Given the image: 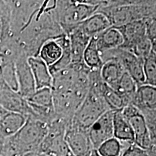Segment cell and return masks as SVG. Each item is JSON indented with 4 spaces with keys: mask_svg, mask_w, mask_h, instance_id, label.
<instances>
[{
    "mask_svg": "<svg viewBox=\"0 0 156 156\" xmlns=\"http://www.w3.org/2000/svg\"><path fill=\"white\" fill-rule=\"evenodd\" d=\"M56 1H44L30 25L14 40L28 57L38 56L42 45L64 34L55 15Z\"/></svg>",
    "mask_w": 156,
    "mask_h": 156,
    "instance_id": "1",
    "label": "cell"
},
{
    "mask_svg": "<svg viewBox=\"0 0 156 156\" xmlns=\"http://www.w3.org/2000/svg\"><path fill=\"white\" fill-rule=\"evenodd\" d=\"M106 17L111 27L117 28L134 21L156 17V2L143 0L103 1L96 11Z\"/></svg>",
    "mask_w": 156,
    "mask_h": 156,
    "instance_id": "2",
    "label": "cell"
},
{
    "mask_svg": "<svg viewBox=\"0 0 156 156\" xmlns=\"http://www.w3.org/2000/svg\"><path fill=\"white\" fill-rule=\"evenodd\" d=\"M47 132L48 124L28 116L23 127L6 140L5 145L12 155L23 156L30 152H38Z\"/></svg>",
    "mask_w": 156,
    "mask_h": 156,
    "instance_id": "3",
    "label": "cell"
},
{
    "mask_svg": "<svg viewBox=\"0 0 156 156\" xmlns=\"http://www.w3.org/2000/svg\"><path fill=\"white\" fill-rule=\"evenodd\" d=\"M99 7L93 1H56L54 11L58 25L66 34L75 25L95 14Z\"/></svg>",
    "mask_w": 156,
    "mask_h": 156,
    "instance_id": "4",
    "label": "cell"
},
{
    "mask_svg": "<svg viewBox=\"0 0 156 156\" xmlns=\"http://www.w3.org/2000/svg\"><path fill=\"white\" fill-rule=\"evenodd\" d=\"M109 110L102 95L89 89L85 99L74 114L70 125L87 131L104 113Z\"/></svg>",
    "mask_w": 156,
    "mask_h": 156,
    "instance_id": "5",
    "label": "cell"
},
{
    "mask_svg": "<svg viewBox=\"0 0 156 156\" xmlns=\"http://www.w3.org/2000/svg\"><path fill=\"white\" fill-rule=\"evenodd\" d=\"M70 123L56 117L48 125V132L38 152L46 156H74L64 139L66 129Z\"/></svg>",
    "mask_w": 156,
    "mask_h": 156,
    "instance_id": "6",
    "label": "cell"
},
{
    "mask_svg": "<svg viewBox=\"0 0 156 156\" xmlns=\"http://www.w3.org/2000/svg\"><path fill=\"white\" fill-rule=\"evenodd\" d=\"M44 1H10L9 37L15 40L30 25Z\"/></svg>",
    "mask_w": 156,
    "mask_h": 156,
    "instance_id": "7",
    "label": "cell"
},
{
    "mask_svg": "<svg viewBox=\"0 0 156 156\" xmlns=\"http://www.w3.org/2000/svg\"><path fill=\"white\" fill-rule=\"evenodd\" d=\"M101 57L103 63L111 59L118 61L122 64L126 73H127L135 82L137 86L145 84V75L143 71L144 60L121 48H114L101 53Z\"/></svg>",
    "mask_w": 156,
    "mask_h": 156,
    "instance_id": "8",
    "label": "cell"
},
{
    "mask_svg": "<svg viewBox=\"0 0 156 156\" xmlns=\"http://www.w3.org/2000/svg\"><path fill=\"white\" fill-rule=\"evenodd\" d=\"M121 112L127 119L133 130L134 144L145 151L149 150L152 146L156 145L152 141L145 119L135 106L129 104L122 108Z\"/></svg>",
    "mask_w": 156,
    "mask_h": 156,
    "instance_id": "9",
    "label": "cell"
},
{
    "mask_svg": "<svg viewBox=\"0 0 156 156\" xmlns=\"http://www.w3.org/2000/svg\"><path fill=\"white\" fill-rule=\"evenodd\" d=\"M64 139L74 156H90L94 150L87 131L70 124L66 129Z\"/></svg>",
    "mask_w": 156,
    "mask_h": 156,
    "instance_id": "10",
    "label": "cell"
},
{
    "mask_svg": "<svg viewBox=\"0 0 156 156\" xmlns=\"http://www.w3.org/2000/svg\"><path fill=\"white\" fill-rule=\"evenodd\" d=\"M0 106L6 111L33 116L32 109L27 100L2 82L0 85Z\"/></svg>",
    "mask_w": 156,
    "mask_h": 156,
    "instance_id": "11",
    "label": "cell"
},
{
    "mask_svg": "<svg viewBox=\"0 0 156 156\" xmlns=\"http://www.w3.org/2000/svg\"><path fill=\"white\" fill-rule=\"evenodd\" d=\"M114 113L112 110L104 113L87 130L94 150H97L106 140L114 137Z\"/></svg>",
    "mask_w": 156,
    "mask_h": 156,
    "instance_id": "12",
    "label": "cell"
},
{
    "mask_svg": "<svg viewBox=\"0 0 156 156\" xmlns=\"http://www.w3.org/2000/svg\"><path fill=\"white\" fill-rule=\"evenodd\" d=\"M28 58L25 54L22 52L17 56L15 61L18 83L17 93L26 100L36 90L32 72L28 62Z\"/></svg>",
    "mask_w": 156,
    "mask_h": 156,
    "instance_id": "13",
    "label": "cell"
},
{
    "mask_svg": "<svg viewBox=\"0 0 156 156\" xmlns=\"http://www.w3.org/2000/svg\"><path fill=\"white\" fill-rule=\"evenodd\" d=\"M132 105L142 116L156 113V87L145 84L137 86Z\"/></svg>",
    "mask_w": 156,
    "mask_h": 156,
    "instance_id": "14",
    "label": "cell"
},
{
    "mask_svg": "<svg viewBox=\"0 0 156 156\" xmlns=\"http://www.w3.org/2000/svg\"><path fill=\"white\" fill-rule=\"evenodd\" d=\"M147 20L134 21L116 28L122 35L124 39V43L119 48L129 51L134 44L146 37V23Z\"/></svg>",
    "mask_w": 156,
    "mask_h": 156,
    "instance_id": "15",
    "label": "cell"
},
{
    "mask_svg": "<svg viewBox=\"0 0 156 156\" xmlns=\"http://www.w3.org/2000/svg\"><path fill=\"white\" fill-rule=\"evenodd\" d=\"M66 35L69 38L73 64L83 63L84 51L88 44L90 38L82 32L80 29L78 28L77 24L75 25Z\"/></svg>",
    "mask_w": 156,
    "mask_h": 156,
    "instance_id": "16",
    "label": "cell"
},
{
    "mask_svg": "<svg viewBox=\"0 0 156 156\" xmlns=\"http://www.w3.org/2000/svg\"><path fill=\"white\" fill-rule=\"evenodd\" d=\"M27 118L25 115L5 110L0 115V134L5 139L11 137L23 127Z\"/></svg>",
    "mask_w": 156,
    "mask_h": 156,
    "instance_id": "17",
    "label": "cell"
},
{
    "mask_svg": "<svg viewBox=\"0 0 156 156\" xmlns=\"http://www.w3.org/2000/svg\"><path fill=\"white\" fill-rule=\"evenodd\" d=\"M28 62L32 72L36 89L51 88L53 79L48 66L38 56L28 57Z\"/></svg>",
    "mask_w": 156,
    "mask_h": 156,
    "instance_id": "18",
    "label": "cell"
},
{
    "mask_svg": "<svg viewBox=\"0 0 156 156\" xmlns=\"http://www.w3.org/2000/svg\"><path fill=\"white\" fill-rule=\"evenodd\" d=\"M95 36L97 48L100 54L120 47L124 43L122 35L118 29L114 27H110Z\"/></svg>",
    "mask_w": 156,
    "mask_h": 156,
    "instance_id": "19",
    "label": "cell"
},
{
    "mask_svg": "<svg viewBox=\"0 0 156 156\" xmlns=\"http://www.w3.org/2000/svg\"><path fill=\"white\" fill-rule=\"evenodd\" d=\"M77 26L83 34L92 38L110 28L111 25L104 15L95 12L83 22L78 23Z\"/></svg>",
    "mask_w": 156,
    "mask_h": 156,
    "instance_id": "20",
    "label": "cell"
},
{
    "mask_svg": "<svg viewBox=\"0 0 156 156\" xmlns=\"http://www.w3.org/2000/svg\"><path fill=\"white\" fill-rule=\"evenodd\" d=\"M113 126L114 138L122 142L134 143L133 130L127 119L122 114L121 110L116 111L114 113Z\"/></svg>",
    "mask_w": 156,
    "mask_h": 156,
    "instance_id": "21",
    "label": "cell"
},
{
    "mask_svg": "<svg viewBox=\"0 0 156 156\" xmlns=\"http://www.w3.org/2000/svg\"><path fill=\"white\" fill-rule=\"evenodd\" d=\"M124 72L125 70L119 62L115 59H111L103 62L100 69V75L102 80L112 88Z\"/></svg>",
    "mask_w": 156,
    "mask_h": 156,
    "instance_id": "22",
    "label": "cell"
},
{
    "mask_svg": "<svg viewBox=\"0 0 156 156\" xmlns=\"http://www.w3.org/2000/svg\"><path fill=\"white\" fill-rule=\"evenodd\" d=\"M0 77L9 88L18 92L16 68L15 59L7 56H0Z\"/></svg>",
    "mask_w": 156,
    "mask_h": 156,
    "instance_id": "23",
    "label": "cell"
},
{
    "mask_svg": "<svg viewBox=\"0 0 156 156\" xmlns=\"http://www.w3.org/2000/svg\"><path fill=\"white\" fill-rule=\"evenodd\" d=\"M62 53L61 46L56 39L44 43L39 50L38 56L48 67H51L60 59Z\"/></svg>",
    "mask_w": 156,
    "mask_h": 156,
    "instance_id": "24",
    "label": "cell"
},
{
    "mask_svg": "<svg viewBox=\"0 0 156 156\" xmlns=\"http://www.w3.org/2000/svg\"><path fill=\"white\" fill-rule=\"evenodd\" d=\"M83 61L90 70L101 69L103 65L101 54L98 50L96 46V39L95 36L90 38L88 44L84 51Z\"/></svg>",
    "mask_w": 156,
    "mask_h": 156,
    "instance_id": "25",
    "label": "cell"
},
{
    "mask_svg": "<svg viewBox=\"0 0 156 156\" xmlns=\"http://www.w3.org/2000/svg\"><path fill=\"white\" fill-rule=\"evenodd\" d=\"M136 88L137 85L135 82L126 72H124L116 85L112 87V89L125 98L129 104H132Z\"/></svg>",
    "mask_w": 156,
    "mask_h": 156,
    "instance_id": "26",
    "label": "cell"
},
{
    "mask_svg": "<svg viewBox=\"0 0 156 156\" xmlns=\"http://www.w3.org/2000/svg\"><path fill=\"white\" fill-rule=\"evenodd\" d=\"M102 95L109 109L114 112L122 110L125 106L129 105L125 98L114 89L111 88L106 84L103 88Z\"/></svg>",
    "mask_w": 156,
    "mask_h": 156,
    "instance_id": "27",
    "label": "cell"
},
{
    "mask_svg": "<svg viewBox=\"0 0 156 156\" xmlns=\"http://www.w3.org/2000/svg\"><path fill=\"white\" fill-rule=\"evenodd\" d=\"M29 104L41 108H54L53 95L51 88L45 87L36 90L35 93L27 99Z\"/></svg>",
    "mask_w": 156,
    "mask_h": 156,
    "instance_id": "28",
    "label": "cell"
},
{
    "mask_svg": "<svg viewBox=\"0 0 156 156\" xmlns=\"http://www.w3.org/2000/svg\"><path fill=\"white\" fill-rule=\"evenodd\" d=\"M156 51L152 49L143 61V71L145 84L156 86Z\"/></svg>",
    "mask_w": 156,
    "mask_h": 156,
    "instance_id": "29",
    "label": "cell"
},
{
    "mask_svg": "<svg viewBox=\"0 0 156 156\" xmlns=\"http://www.w3.org/2000/svg\"><path fill=\"white\" fill-rule=\"evenodd\" d=\"M123 149L122 142L112 137L103 142L96 151L101 156H121Z\"/></svg>",
    "mask_w": 156,
    "mask_h": 156,
    "instance_id": "30",
    "label": "cell"
},
{
    "mask_svg": "<svg viewBox=\"0 0 156 156\" xmlns=\"http://www.w3.org/2000/svg\"><path fill=\"white\" fill-rule=\"evenodd\" d=\"M146 36L153 45V49L156 51V20L148 19L146 23Z\"/></svg>",
    "mask_w": 156,
    "mask_h": 156,
    "instance_id": "31",
    "label": "cell"
},
{
    "mask_svg": "<svg viewBox=\"0 0 156 156\" xmlns=\"http://www.w3.org/2000/svg\"><path fill=\"white\" fill-rule=\"evenodd\" d=\"M121 156H149L147 151L137 147L135 144H129L125 149H123Z\"/></svg>",
    "mask_w": 156,
    "mask_h": 156,
    "instance_id": "32",
    "label": "cell"
},
{
    "mask_svg": "<svg viewBox=\"0 0 156 156\" xmlns=\"http://www.w3.org/2000/svg\"><path fill=\"white\" fill-rule=\"evenodd\" d=\"M23 156H46V155L41 153H39V152H30V153L25 154Z\"/></svg>",
    "mask_w": 156,
    "mask_h": 156,
    "instance_id": "33",
    "label": "cell"
},
{
    "mask_svg": "<svg viewBox=\"0 0 156 156\" xmlns=\"http://www.w3.org/2000/svg\"><path fill=\"white\" fill-rule=\"evenodd\" d=\"M6 140H7V139H5V138H4L3 136H2L1 134H0V152H1L2 149L4 144H5Z\"/></svg>",
    "mask_w": 156,
    "mask_h": 156,
    "instance_id": "34",
    "label": "cell"
},
{
    "mask_svg": "<svg viewBox=\"0 0 156 156\" xmlns=\"http://www.w3.org/2000/svg\"><path fill=\"white\" fill-rule=\"evenodd\" d=\"M90 156H101L100 155H99L98 153L96 150H93L92 153H91Z\"/></svg>",
    "mask_w": 156,
    "mask_h": 156,
    "instance_id": "35",
    "label": "cell"
},
{
    "mask_svg": "<svg viewBox=\"0 0 156 156\" xmlns=\"http://www.w3.org/2000/svg\"><path fill=\"white\" fill-rule=\"evenodd\" d=\"M0 62H1V60H0ZM2 79H1V77H0V85H1L2 84Z\"/></svg>",
    "mask_w": 156,
    "mask_h": 156,
    "instance_id": "36",
    "label": "cell"
},
{
    "mask_svg": "<svg viewBox=\"0 0 156 156\" xmlns=\"http://www.w3.org/2000/svg\"><path fill=\"white\" fill-rule=\"evenodd\" d=\"M2 110V107H1V106H0V112H1Z\"/></svg>",
    "mask_w": 156,
    "mask_h": 156,
    "instance_id": "37",
    "label": "cell"
},
{
    "mask_svg": "<svg viewBox=\"0 0 156 156\" xmlns=\"http://www.w3.org/2000/svg\"><path fill=\"white\" fill-rule=\"evenodd\" d=\"M11 156H22V155H11Z\"/></svg>",
    "mask_w": 156,
    "mask_h": 156,
    "instance_id": "38",
    "label": "cell"
}]
</instances>
